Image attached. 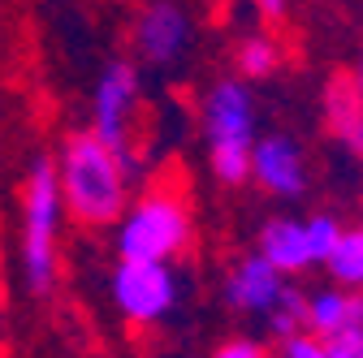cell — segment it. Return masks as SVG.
Here are the masks:
<instances>
[{
    "mask_svg": "<svg viewBox=\"0 0 363 358\" xmlns=\"http://www.w3.org/2000/svg\"><path fill=\"white\" fill-rule=\"evenodd\" d=\"M337 238H342V225H337L333 216H311V220H307V242H311L315 263H325V259L333 255Z\"/></svg>",
    "mask_w": 363,
    "mask_h": 358,
    "instance_id": "2e32d148",
    "label": "cell"
},
{
    "mask_svg": "<svg viewBox=\"0 0 363 358\" xmlns=\"http://www.w3.org/2000/svg\"><path fill=\"white\" fill-rule=\"evenodd\" d=\"M281 358H329V345L315 333H294L281 341Z\"/></svg>",
    "mask_w": 363,
    "mask_h": 358,
    "instance_id": "e0dca14e",
    "label": "cell"
},
{
    "mask_svg": "<svg viewBox=\"0 0 363 358\" xmlns=\"http://www.w3.org/2000/svg\"><path fill=\"white\" fill-rule=\"evenodd\" d=\"M325 267L333 272V281L342 289H363V229H342Z\"/></svg>",
    "mask_w": 363,
    "mask_h": 358,
    "instance_id": "5bb4252c",
    "label": "cell"
},
{
    "mask_svg": "<svg viewBox=\"0 0 363 358\" xmlns=\"http://www.w3.org/2000/svg\"><path fill=\"white\" fill-rule=\"evenodd\" d=\"M0 328H5V285H0Z\"/></svg>",
    "mask_w": 363,
    "mask_h": 358,
    "instance_id": "7402d4cb",
    "label": "cell"
},
{
    "mask_svg": "<svg viewBox=\"0 0 363 358\" xmlns=\"http://www.w3.org/2000/svg\"><path fill=\"white\" fill-rule=\"evenodd\" d=\"M113 302L130 324H156L177 302V281L169 263L152 259H117L113 267Z\"/></svg>",
    "mask_w": 363,
    "mask_h": 358,
    "instance_id": "8992f818",
    "label": "cell"
},
{
    "mask_svg": "<svg viewBox=\"0 0 363 358\" xmlns=\"http://www.w3.org/2000/svg\"><path fill=\"white\" fill-rule=\"evenodd\" d=\"M350 306H354V294L350 289H320L307 298V333H315L320 341H333L346 320H350Z\"/></svg>",
    "mask_w": 363,
    "mask_h": 358,
    "instance_id": "7c38bea8",
    "label": "cell"
},
{
    "mask_svg": "<svg viewBox=\"0 0 363 358\" xmlns=\"http://www.w3.org/2000/svg\"><path fill=\"white\" fill-rule=\"evenodd\" d=\"M281 61H286V48L277 39H272L268 30H255V35H247L238 48H234V65H238V74L247 78V82H264V78H272L281 69Z\"/></svg>",
    "mask_w": 363,
    "mask_h": 358,
    "instance_id": "4fadbf2b",
    "label": "cell"
},
{
    "mask_svg": "<svg viewBox=\"0 0 363 358\" xmlns=\"http://www.w3.org/2000/svg\"><path fill=\"white\" fill-rule=\"evenodd\" d=\"M303 328H307V298L294 285H286L281 298L272 302V311H268V333L277 337V341H286V337H294Z\"/></svg>",
    "mask_w": 363,
    "mask_h": 358,
    "instance_id": "9a60e30c",
    "label": "cell"
},
{
    "mask_svg": "<svg viewBox=\"0 0 363 358\" xmlns=\"http://www.w3.org/2000/svg\"><path fill=\"white\" fill-rule=\"evenodd\" d=\"M325 345H354V350H363V294H354V306H350L346 328L333 341H325Z\"/></svg>",
    "mask_w": 363,
    "mask_h": 358,
    "instance_id": "ac0fdd59",
    "label": "cell"
},
{
    "mask_svg": "<svg viewBox=\"0 0 363 358\" xmlns=\"http://www.w3.org/2000/svg\"><path fill=\"white\" fill-rule=\"evenodd\" d=\"M212 358H268V350L259 345V341H247V337H238V341H225Z\"/></svg>",
    "mask_w": 363,
    "mask_h": 358,
    "instance_id": "d6986e66",
    "label": "cell"
},
{
    "mask_svg": "<svg viewBox=\"0 0 363 358\" xmlns=\"http://www.w3.org/2000/svg\"><path fill=\"white\" fill-rule=\"evenodd\" d=\"M18 203H22V285L35 298H48L61 272L57 246H61V216H65L57 160L48 151H39L30 160Z\"/></svg>",
    "mask_w": 363,
    "mask_h": 358,
    "instance_id": "7a4b0ae2",
    "label": "cell"
},
{
    "mask_svg": "<svg viewBox=\"0 0 363 358\" xmlns=\"http://www.w3.org/2000/svg\"><path fill=\"white\" fill-rule=\"evenodd\" d=\"M251 177L277 199H298L307 190V164L290 134H264L251 156Z\"/></svg>",
    "mask_w": 363,
    "mask_h": 358,
    "instance_id": "9c48e42d",
    "label": "cell"
},
{
    "mask_svg": "<svg viewBox=\"0 0 363 358\" xmlns=\"http://www.w3.org/2000/svg\"><path fill=\"white\" fill-rule=\"evenodd\" d=\"M139 104H143V86H139V65L113 57L96 82V104H91V129L96 139H104L130 182L147 177V151L139 139Z\"/></svg>",
    "mask_w": 363,
    "mask_h": 358,
    "instance_id": "5b68a950",
    "label": "cell"
},
{
    "mask_svg": "<svg viewBox=\"0 0 363 358\" xmlns=\"http://www.w3.org/2000/svg\"><path fill=\"white\" fill-rule=\"evenodd\" d=\"M251 5L259 9V18H268V22H281V18H286V5H290V0H251Z\"/></svg>",
    "mask_w": 363,
    "mask_h": 358,
    "instance_id": "ffe728a7",
    "label": "cell"
},
{
    "mask_svg": "<svg viewBox=\"0 0 363 358\" xmlns=\"http://www.w3.org/2000/svg\"><path fill=\"white\" fill-rule=\"evenodd\" d=\"M57 177H61L65 212L82 229H104L121 220V212L130 207V177L117 151L104 139H96V129L65 134L57 156Z\"/></svg>",
    "mask_w": 363,
    "mask_h": 358,
    "instance_id": "6da1fadb",
    "label": "cell"
},
{
    "mask_svg": "<svg viewBox=\"0 0 363 358\" xmlns=\"http://www.w3.org/2000/svg\"><path fill=\"white\" fill-rule=\"evenodd\" d=\"M350 78H354V86H359V96H363V43H359V57H354V65H350Z\"/></svg>",
    "mask_w": 363,
    "mask_h": 358,
    "instance_id": "44dd1931",
    "label": "cell"
},
{
    "mask_svg": "<svg viewBox=\"0 0 363 358\" xmlns=\"http://www.w3.org/2000/svg\"><path fill=\"white\" fill-rule=\"evenodd\" d=\"M281 289H286L281 272L255 250V255H247V259L234 263L230 281H225V302H230L234 311H264V316H268L272 302L281 298Z\"/></svg>",
    "mask_w": 363,
    "mask_h": 358,
    "instance_id": "30bf717a",
    "label": "cell"
},
{
    "mask_svg": "<svg viewBox=\"0 0 363 358\" xmlns=\"http://www.w3.org/2000/svg\"><path fill=\"white\" fill-rule=\"evenodd\" d=\"M203 139L208 164L220 186L251 182V156H255V100L242 78H216L203 96Z\"/></svg>",
    "mask_w": 363,
    "mask_h": 358,
    "instance_id": "277c9868",
    "label": "cell"
},
{
    "mask_svg": "<svg viewBox=\"0 0 363 358\" xmlns=\"http://www.w3.org/2000/svg\"><path fill=\"white\" fill-rule=\"evenodd\" d=\"M320 121H325L329 139L363 164V96H359L350 69H329L320 86Z\"/></svg>",
    "mask_w": 363,
    "mask_h": 358,
    "instance_id": "ba28073f",
    "label": "cell"
},
{
    "mask_svg": "<svg viewBox=\"0 0 363 358\" xmlns=\"http://www.w3.org/2000/svg\"><path fill=\"white\" fill-rule=\"evenodd\" d=\"M130 43L134 57L152 69H169L191 48V18L182 0H139L130 18Z\"/></svg>",
    "mask_w": 363,
    "mask_h": 358,
    "instance_id": "52a82bcc",
    "label": "cell"
},
{
    "mask_svg": "<svg viewBox=\"0 0 363 358\" xmlns=\"http://www.w3.org/2000/svg\"><path fill=\"white\" fill-rule=\"evenodd\" d=\"M195 242V220H191V199L177 177H156L143 186V195L125 207V220L117 229V255L121 259H152L169 263L186 255Z\"/></svg>",
    "mask_w": 363,
    "mask_h": 358,
    "instance_id": "3957f363",
    "label": "cell"
},
{
    "mask_svg": "<svg viewBox=\"0 0 363 358\" xmlns=\"http://www.w3.org/2000/svg\"><path fill=\"white\" fill-rule=\"evenodd\" d=\"M259 255L277 267L281 277H298L307 267H315V255H311V242H307V220L272 216L259 229Z\"/></svg>",
    "mask_w": 363,
    "mask_h": 358,
    "instance_id": "8fae6325",
    "label": "cell"
}]
</instances>
